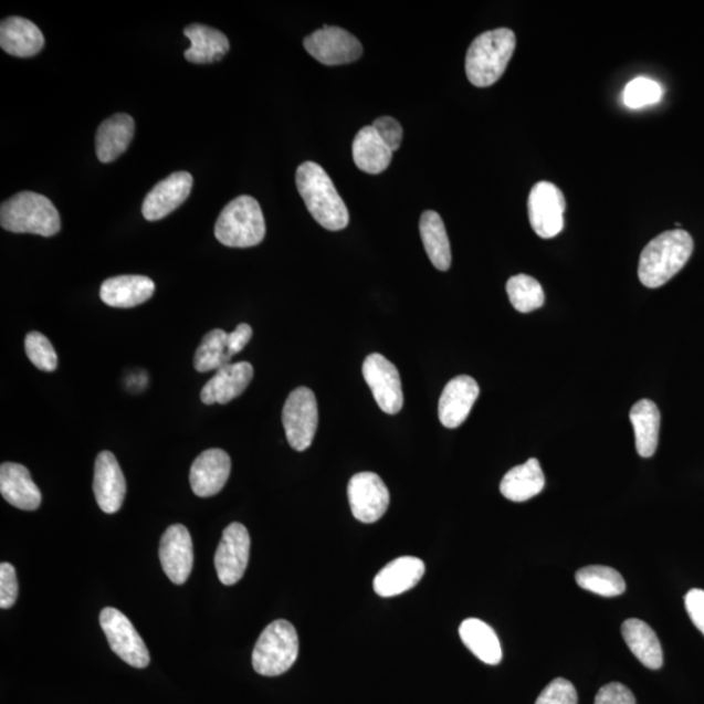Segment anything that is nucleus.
Here are the masks:
<instances>
[{
  "mask_svg": "<svg viewBox=\"0 0 704 704\" xmlns=\"http://www.w3.org/2000/svg\"><path fill=\"white\" fill-rule=\"evenodd\" d=\"M694 241L684 230L665 231L644 246L638 265L642 285L658 288L670 282L691 260Z\"/></svg>",
  "mask_w": 704,
  "mask_h": 704,
  "instance_id": "nucleus-1",
  "label": "nucleus"
},
{
  "mask_svg": "<svg viewBox=\"0 0 704 704\" xmlns=\"http://www.w3.org/2000/svg\"><path fill=\"white\" fill-rule=\"evenodd\" d=\"M296 187L312 217L330 231L344 230L350 214L328 174L321 165L304 162L296 170Z\"/></svg>",
  "mask_w": 704,
  "mask_h": 704,
  "instance_id": "nucleus-2",
  "label": "nucleus"
},
{
  "mask_svg": "<svg viewBox=\"0 0 704 704\" xmlns=\"http://www.w3.org/2000/svg\"><path fill=\"white\" fill-rule=\"evenodd\" d=\"M517 39L511 29L500 28L474 40L466 55V75L477 88H487L498 82L514 54Z\"/></svg>",
  "mask_w": 704,
  "mask_h": 704,
  "instance_id": "nucleus-3",
  "label": "nucleus"
},
{
  "mask_svg": "<svg viewBox=\"0 0 704 704\" xmlns=\"http://www.w3.org/2000/svg\"><path fill=\"white\" fill-rule=\"evenodd\" d=\"M0 223L17 234L54 237L61 230V216L46 196L20 192L3 202Z\"/></svg>",
  "mask_w": 704,
  "mask_h": 704,
  "instance_id": "nucleus-4",
  "label": "nucleus"
},
{
  "mask_svg": "<svg viewBox=\"0 0 704 704\" xmlns=\"http://www.w3.org/2000/svg\"><path fill=\"white\" fill-rule=\"evenodd\" d=\"M217 241L231 249H250L264 241L266 224L263 210L251 196H239L218 217Z\"/></svg>",
  "mask_w": 704,
  "mask_h": 704,
  "instance_id": "nucleus-5",
  "label": "nucleus"
},
{
  "mask_svg": "<svg viewBox=\"0 0 704 704\" xmlns=\"http://www.w3.org/2000/svg\"><path fill=\"white\" fill-rule=\"evenodd\" d=\"M300 655V638L295 628L277 620L261 633L253 649L252 665L261 676L275 677L290 670Z\"/></svg>",
  "mask_w": 704,
  "mask_h": 704,
  "instance_id": "nucleus-6",
  "label": "nucleus"
},
{
  "mask_svg": "<svg viewBox=\"0 0 704 704\" xmlns=\"http://www.w3.org/2000/svg\"><path fill=\"white\" fill-rule=\"evenodd\" d=\"M288 444L297 452H304L312 445L318 425V408L314 391L297 388L290 393L282 411Z\"/></svg>",
  "mask_w": 704,
  "mask_h": 704,
  "instance_id": "nucleus-7",
  "label": "nucleus"
},
{
  "mask_svg": "<svg viewBox=\"0 0 704 704\" xmlns=\"http://www.w3.org/2000/svg\"><path fill=\"white\" fill-rule=\"evenodd\" d=\"M99 622L108 644L123 662L140 670L149 665L150 655L147 645L125 614L118 609L108 607L101 612Z\"/></svg>",
  "mask_w": 704,
  "mask_h": 704,
  "instance_id": "nucleus-8",
  "label": "nucleus"
},
{
  "mask_svg": "<svg viewBox=\"0 0 704 704\" xmlns=\"http://www.w3.org/2000/svg\"><path fill=\"white\" fill-rule=\"evenodd\" d=\"M566 201L560 188L539 181L528 196V218L536 235L551 239L564 230Z\"/></svg>",
  "mask_w": 704,
  "mask_h": 704,
  "instance_id": "nucleus-9",
  "label": "nucleus"
},
{
  "mask_svg": "<svg viewBox=\"0 0 704 704\" xmlns=\"http://www.w3.org/2000/svg\"><path fill=\"white\" fill-rule=\"evenodd\" d=\"M362 376L371 388L379 408L389 416H395L403 408V390L401 376L397 367L381 354H371L362 365Z\"/></svg>",
  "mask_w": 704,
  "mask_h": 704,
  "instance_id": "nucleus-10",
  "label": "nucleus"
},
{
  "mask_svg": "<svg viewBox=\"0 0 704 704\" xmlns=\"http://www.w3.org/2000/svg\"><path fill=\"white\" fill-rule=\"evenodd\" d=\"M250 549L249 529L242 524L235 522L224 528L214 557L217 575L223 585L232 586L243 578L250 561Z\"/></svg>",
  "mask_w": 704,
  "mask_h": 704,
  "instance_id": "nucleus-11",
  "label": "nucleus"
},
{
  "mask_svg": "<svg viewBox=\"0 0 704 704\" xmlns=\"http://www.w3.org/2000/svg\"><path fill=\"white\" fill-rule=\"evenodd\" d=\"M347 493L354 517L362 524H375L388 511L389 490L375 473L354 475L348 483Z\"/></svg>",
  "mask_w": 704,
  "mask_h": 704,
  "instance_id": "nucleus-12",
  "label": "nucleus"
},
{
  "mask_svg": "<svg viewBox=\"0 0 704 704\" xmlns=\"http://www.w3.org/2000/svg\"><path fill=\"white\" fill-rule=\"evenodd\" d=\"M304 48L325 65H339L358 61L362 54L361 43L343 28L325 25L304 40Z\"/></svg>",
  "mask_w": 704,
  "mask_h": 704,
  "instance_id": "nucleus-13",
  "label": "nucleus"
},
{
  "mask_svg": "<svg viewBox=\"0 0 704 704\" xmlns=\"http://www.w3.org/2000/svg\"><path fill=\"white\" fill-rule=\"evenodd\" d=\"M159 560L172 584L187 582L193 568V543L186 526L174 525L166 529L159 546Z\"/></svg>",
  "mask_w": 704,
  "mask_h": 704,
  "instance_id": "nucleus-14",
  "label": "nucleus"
},
{
  "mask_svg": "<svg viewBox=\"0 0 704 704\" xmlns=\"http://www.w3.org/2000/svg\"><path fill=\"white\" fill-rule=\"evenodd\" d=\"M193 178L190 172L178 171L159 181L143 204L145 220L158 221L169 216L188 199L192 191Z\"/></svg>",
  "mask_w": 704,
  "mask_h": 704,
  "instance_id": "nucleus-15",
  "label": "nucleus"
},
{
  "mask_svg": "<svg viewBox=\"0 0 704 704\" xmlns=\"http://www.w3.org/2000/svg\"><path fill=\"white\" fill-rule=\"evenodd\" d=\"M126 479L112 452L99 453L94 466L93 492L101 511L114 514L120 511L126 497Z\"/></svg>",
  "mask_w": 704,
  "mask_h": 704,
  "instance_id": "nucleus-16",
  "label": "nucleus"
},
{
  "mask_svg": "<svg viewBox=\"0 0 704 704\" xmlns=\"http://www.w3.org/2000/svg\"><path fill=\"white\" fill-rule=\"evenodd\" d=\"M481 395L477 382L471 376L462 375L450 380L439 402V418L446 428H459L473 410Z\"/></svg>",
  "mask_w": 704,
  "mask_h": 704,
  "instance_id": "nucleus-17",
  "label": "nucleus"
},
{
  "mask_svg": "<svg viewBox=\"0 0 704 704\" xmlns=\"http://www.w3.org/2000/svg\"><path fill=\"white\" fill-rule=\"evenodd\" d=\"M231 473L230 456L222 449H208L195 460L190 473L196 496L212 497L228 483Z\"/></svg>",
  "mask_w": 704,
  "mask_h": 704,
  "instance_id": "nucleus-18",
  "label": "nucleus"
},
{
  "mask_svg": "<svg viewBox=\"0 0 704 704\" xmlns=\"http://www.w3.org/2000/svg\"><path fill=\"white\" fill-rule=\"evenodd\" d=\"M253 379V367L249 361L230 362L218 369L201 390V401L206 404H228L244 393Z\"/></svg>",
  "mask_w": 704,
  "mask_h": 704,
  "instance_id": "nucleus-19",
  "label": "nucleus"
},
{
  "mask_svg": "<svg viewBox=\"0 0 704 704\" xmlns=\"http://www.w3.org/2000/svg\"><path fill=\"white\" fill-rule=\"evenodd\" d=\"M0 493L18 509L38 511L42 495L31 473L23 464L6 462L0 467Z\"/></svg>",
  "mask_w": 704,
  "mask_h": 704,
  "instance_id": "nucleus-20",
  "label": "nucleus"
},
{
  "mask_svg": "<svg viewBox=\"0 0 704 704\" xmlns=\"http://www.w3.org/2000/svg\"><path fill=\"white\" fill-rule=\"evenodd\" d=\"M425 565L420 558L406 556L389 563L376 576L374 589L382 598H393L413 589L423 578Z\"/></svg>",
  "mask_w": 704,
  "mask_h": 704,
  "instance_id": "nucleus-21",
  "label": "nucleus"
},
{
  "mask_svg": "<svg viewBox=\"0 0 704 704\" xmlns=\"http://www.w3.org/2000/svg\"><path fill=\"white\" fill-rule=\"evenodd\" d=\"M155 290V282L145 275H118L103 283L99 296L107 306L134 308L149 301Z\"/></svg>",
  "mask_w": 704,
  "mask_h": 704,
  "instance_id": "nucleus-22",
  "label": "nucleus"
},
{
  "mask_svg": "<svg viewBox=\"0 0 704 704\" xmlns=\"http://www.w3.org/2000/svg\"><path fill=\"white\" fill-rule=\"evenodd\" d=\"M45 45L40 28L24 18H7L0 24V48L7 54L29 57L39 54Z\"/></svg>",
  "mask_w": 704,
  "mask_h": 704,
  "instance_id": "nucleus-23",
  "label": "nucleus"
},
{
  "mask_svg": "<svg viewBox=\"0 0 704 704\" xmlns=\"http://www.w3.org/2000/svg\"><path fill=\"white\" fill-rule=\"evenodd\" d=\"M135 122L127 114H115L99 126L96 135V154L103 164H111L125 154L134 139Z\"/></svg>",
  "mask_w": 704,
  "mask_h": 704,
  "instance_id": "nucleus-24",
  "label": "nucleus"
},
{
  "mask_svg": "<svg viewBox=\"0 0 704 704\" xmlns=\"http://www.w3.org/2000/svg\"><path fill=\"white\" fill-rule=\"evenodd\" d=\"M546 485V477L536 459H529L526 463L513 467L500 484V491L507 500L514 503H525L538 496Z\"/></svg>",
  "mask_w": 704,
  "mask_h": 704,
  "instance_id": "nucleus-25",
  "label": "nucleus"
},
{
  "mask_svg": "<svg viewBox=\"0 0 704 704\" xmlns=\"http://www.w3.org/2000/svg\"><path fill=\"white\" fill-rule=\"evenodd\" d=\"M185 34L191 41L185 56L188 62L208 64L221 61L229 53L230 42L222 32L201 24L188 25Z\"/></svg>",
  "mask_w": 704,
  "mask_h": 704,
  "instance_id": "nucleus-26",
  "label": "nucleus"
},
{
  "mask_svg": "<svg viewBox=\"0 0 704 704\" xmlns=\"http://www.w3.org/2000/svg\"><path fill=\"white\" fill-rule=\"evenodd\" d=\"M622 637L640 662L656 671L663 666L664 655L659 638L648 623L630 619L622 623Z\"/></svg>",
  "mask_w": 704,
  "mask_h": 704,
  "instance_id": "nucleus-27",
  "label": "nucleus"
},
{
  "mask_svg": "<svg viewBox=\"0 0 704 704\" xmlns=\"http://www.w3.org/2000/svg\"><path fill=\"white\" fill-rule=\"evenodd\" d=\"M629 418L634 428L638 454L642 459H650L656 452L660 422H662L656 403L650 399H641L631 408Z\"/></svg>",
  "mask_w": 704,
  "mask_h": 704,
  "instance_id": "nucleus-28",
  "label": "nucleus"
},
{
  "mask_svg": "<svg viewBox=\"0 0 704 704\" xmlns=\"http://www.w3.org/2000/svg\"><path fill=\"white\" fill-rule=\"evenodd\" d=\"M354 162L361 171L380 174L388 169L393 151L380 139L372 126L361 128L353 144Z\"/></svg>",
  "mask_w": 704,
  "mask_h": 704,
  "instance_id": "nucleus-29",
  "label": "nucleus"
},
{
  "mask_svg": "<svg viewBox=\"0 0 704 704\" xmlns=\"http://www.w3.org/2000/svg\"><path fill=\"white\" fill-rule=\"evenodd\" d=\"M461 640L474 655L488 665H497L503 660L498 637L487 623L469 619L460 627Z\"/></svg>",
  "mask_w": 704,
  "mask_h": 704,
  "instance_id": "nucleus-30",
  "label": "nucleus"
},
{
  "mask_svg": "<svg viewBox=\"0 0 704 704\" xmlns=\"http://www.w3.org/2000/svg\"><path fill=\"white\" fill-rule=\"evenodd\" d=\"M420 237L431 263L441 272L449 271L452 265V250L444 221L439 213L427 210L420 218Z\"/></svg>",
  "mask_w": 704,
  "mask_h": 704,
  "instance_id": "nucleus-31",
  "label": "nucleus"
},
{
  "mask_svg": "<svg viewBox=\"0 0 704 704\" xmlns=\"http://www.w3.org/2000/svg\"><path fill=\"white\" fill-rule=\"evenodd\" d=\"M576 580L580 589L605 598L620 597L627 590L626 579L608 566H587L577 571Z\"/></svg>",
  "mask_w": 704,
  "mask_h": 704,
  "instance_id": "nucleus-32",
  "label": "nucleus"
},
{
  "mask_svg": "<svg viewBox=\"0 0 704 704\" xmlns=\"http://www.w3.org/2000/svg\"><path fill=\"white\" fill-rule=\"evenodd\" d=\"M229 334L222 329L209 332L201 340L198 351L195 354L193 365L196 371L207 374L230 365L231 357L228 351Z\"/></svg>",
  "mask_w": 704,
  "mask_h": 704,
  "instance_id": "nucleus-33",
  "label": "nucleus"
},
{
  "mask_svg": "<svg viewBox=\"0 0 704 704\" xmlns=\"http://www.w3.org/2000/svg\"><path fill=\"white\" fill-rule=\"evenodd\" d=\"M506 293L513 307L521 314L539 309L546 302V295L538 281L527 274L514 275L506 283Z\"/></svg>",
  "mask_w": 704,
  "mask_h": 704,
  "instance_id": "nucleus-34",
  "label": "nucleus"
},
{
  "mask_svg": "<svg viewBox=\"0 0 704 704\" xmlns=\"http://www.w3.org/2000/svg\"><path fill=\"white\" fill-rule=\"evenodd\" d=\"M663 97V88L655 80L637 77L626 86L623 91V104L629 108H642L658 104Z\"/></svg>",
  "mask_w": 704,
  "mask_h": 704,
  "instance_id": "nucleus-35",
  "label": "nucleus"
},
{
  "mask_svg": "<svg viewBox=\"0 0 704 704\" xmlns=\"http://www.w3.org/2000/svg\"><path fill=\"white\" fill-rule=\"evenodd\" d=\"M25 351L29 360L43 372H54L57 355L52 343L40 332H31L25 337Z\"/></svg>",
  "mask_w": 704,
  "mask_h": 704,
  "instance_id": "nucleus-36",
  "label": "nucleus"
},
{
  "mask_svg": "<svg viewBox=\"0 0 704 704\" xmlns=\"http://www.w3.org/2000/svg\"><path fill=\"white\" fill-rule=\"evenodd\" d=\"M535 704H578V694L570 681L556 679L544 689Z\"/></svg>",
  "mask_w": 704,
  "mask_h": 704,
  "instance_id": "nucleus-37",
  "label": "nucleus"
},
{
  "mask_svg": "<svg viewBox=\"0 0 704 704\" xmlns=\"http://www.w3.org/2000/svg\"><path fill=\"white\" fill-rule=\"evenodd\" d=\"M19 585L17 570L9 563L0 565V608L9 609L17 602Z\"/></svg>",
  "mask_w": 704,
  "mask_h": 704,
  "instance_id": "nucleus-38",
  "label": "nucleus"
},
{
  "mask_svg": "<svg viewBox=\"0 0 704 704\" xmlns=\"http://www.w3.org/2000/svg\"><path fill=\"white\" fill-rule=\"evenodd\" d=\"M376 134L391 150L396 151L401 147L403 140V129L401 125L390 116H382V118L376 119L372 125Z\"/></svg>",
  "mask_w": 704,
  "mask_h": 704,
  "instance_id": "nucleus-39",
  "label": "nucleus"
},
{
  "mask_svg": "<svg viewBox=\"0 0 704 704\" xmlns=\"http://www.w3.org/2000/svg\"><path fill=\"white\" fill-rule=\"evenodd\" d=\"M595 704H637V701L630 689L620 682H612L600 689Z\"/></svg>",
  "mask_w": 704,
  "mask_h": 704,
  "instance_id": "nucleus-40",
  "label": "nucleus"
},
{
  "mask_svg": "<svg viewBox=\"0 0 704 704\" xmlns=\"http://www.w3.org/2000/svg\"><path fill=\"white\" fill-rule=\"evenodd\" d=\"M685 608L696 629L704 635V591L694 589L685 597Z\"/></svg>",
  "mask_w": 704,
  "mask_h": 704,
  "instance_id": "nucleus-41",
  "label": "nucleus"
},
{
  "mask_svg": "<svg viewBox=\"0 0 704 704\" xmlns=\"http://www.w3.org/2000/svg\"><path fill=\"white\" fill-rule=\"evenodd\" d=\"M252 338V328L249 324H241L237 326L234 332L229 333L228 337V351L230 357L241 353L243 348L249 345Z\"/></svg>",
  "mask_w": 704,
  "mask_h": 704,
  "instance_id": "nucleus-42",
  "label": "nucleus"
}]
</instances>
